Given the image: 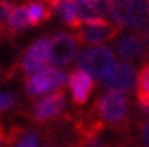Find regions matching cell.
Instances as JSON below:
<instances>
[{
    "instance_id": "obj_20",
    "label": "cell",
    "mask_w": 149,
    "mask_h": 147,
    "mask_svg": "<svg viewBox=\"0 0 149 147\" xmlns=\"http://www.w3.org/2000/svg\"><path fill=\"white\" fill-rule=\"evenodd\" d=\"M62 2H65V0H44V4H46L51 11H56V9H58V6H60Z\"/></svg>"
},
{
    "instance_id": "obj_15",
    "label": "cell",
    "mask_w": 149,
    "mask_h": 147,
    "mask_svg": "<svg viewBox=\"0 0 149 147\" xmlns=\"http://www.w3.org/2000/svg\"><path fill=\"white\" fill-rule=\"evenodd\" d=\"M58 15H60V18L64 20V24H68L69 27L73 29H78L82 27V22L78 20V13H77V4L73 2V0H65L58 6Z\"/></svg>"
},
{
    "instance_id": "obj_8",
    "label": "cell",
    "mask_w": 149,
    "mask_h": 147,
    "mask_svg": "<svg viewBox=\"0 0 149 147\" xmlns=\"http://www.w3.org/2000/svg\"><path fill=\"white\" fill-rule=\"evenodd\" d=\"M65 105V93L60 89V91H55L44 96L42 100L35 102L33 105V118L36 122H46V120H51L58 116L62 113V109Z\"/></svg>"
},
{
    "instance_id": "obj_19",
    "label": "cell",
    "mask_w": 149,
    "mask_h": 147,
    "mask_svg": "<svg viewBox=\"0 0 149 147\" xmlns=\"http://www.w3.org/2000/svg\"><path fill=\"white\" fill-rule=\"evenodd\" d=\"M17 147H38V136H36L35 133H29L18 142Z\"/></svg>"
},
{
    "instance_id": "obj_10",
    "label": "cell",
    "mask_w": 149,
    "mask_h": 147,
    "mask_svg": "<svg viewBox=\"0 0 149 147\" xmlns=\"http://www.w3.org/2000/svg\"><path fill=\"white\" fill-rule=\"evenodd\" d=\"M69 89H71V96H73V102L77 105H84L87 104L89 96L95 89V82L89 73L82 71V69H77L71 73L69 76Z\"/></svg>"
},
{
    "instance_id": "obj_3",
    "label": "cell",
    "mask_w": 149,
    "mask_h": 147,
    "mask_svg": "<svg viewBox=\"0 0 149 147\" xmlns=\"http://www.w3.org/2000/svg\"><path fill=\"white\" fill-rule=\"evenodd\" d=\"M69 82L68 75L56 67H44L26 78V91L31 96L44 94L49 91H60Z\"/></svg>"
},
{
    "instance_id": "obj_17",
    "label": "cell",
    "mask_w": 149,
    "mask_h": 147,
    "mask_svg": "<svg viewBox=\"0 0 149 147\" xmlns=\"http://www.w3.org/2000/svg\"><path fill=\"white\" fill-rule=\"evenodd\" d=\"M11 11H13L11 4L7 0H0V31L7 27V18H9Z\"/></svg>"
},
{
    "instance_id": "obj_9",
    "label": "cell",
    "mask_w": 149,
    "mask_h": 147,
    "mask_svg": "<svg viewBox=\"0 0 149 147\" xmlns=\"http://www.w3.org/2000/svg\"><path fill=\"white\" fill-rule=\"evenodd\" d=\"M47 46H49L47 38H38L36 42H33V46H29V49L24 53V56H22V60H20L22 71L27 73V75H33V73L46 67Z\"/></svg>"
},
{
    "instance_id": "obj_22",
    "label": "cell",
    "mask_w": 149,
    "mask_h": 147,
    "mask_svg": "<svg viewBox=\"0 0 149 147\" xmlns=\"http://www.w3.org/2000/svg\"><path fill=\"white\" fill-rule=\"evenodd\" d=\"M142 38H144V42H146V47H147V51H149V29L142 35Z\"/></svg>"
},
{
    "instance_id": "obj_18",
    "label": "cell",
    "mask_w": 149,
    "mask_h": 147,
    "mask_svg": "<svg viewBox=\"0 0 149 147\" xmlns=\"http://www.w3.org/2000/svg\"><path fill=\"white\" fill-rule=\"evenodd\" d=\"M15 102H17V96L13 93H0V113L11 109L15 105Z\"/></svg>"
},
{
    "instance_id": "obj_24",
    "label": "cell",
    "mask_w": 149,
    "mask_h": 147,
    "mask_svg": "<svg viewBox=\"0 0 149 147\" xmlns=\"http://www.w3.org/2000/svg\"><path fill=\"white\" fill-rule=\"evenodd\" d=\"M147 2H149V0H147Z\"/></svg>"
},
{
    "instance_id": "obj_6",
    "label": "cell",
    "mask_w": 149,
    "mask_h": 147,
    "mask_svg": "<svg viewBox=\"0 0 149 147\" xmlns=\"http://www.w3.org/2000/svg\"><path fill=\"white\" fill-rule=\"evenodd\" d=\"M120 33V27L104 22H95V24H86L78 27L77 31V40L82 44H89V46H98V44L109 42L116 38V35Z\"/></svg>"
},
{
    "instance_id": "obj_21",
    "label": "cell",
    "mask_w": 149,
    "mask_h": 147,
    "mask_svg": "<svg viewBox=\"0 0 149 147\" xmlns=\"http://www.w3.org/2000/svg\"><path fill=\"white\" fill-rule=\"evenodd\" d=\"M142 140H144V144L149 147V120H147V123L144 126V131H142Z\"/></svg>"
},
{
    "instance_id": "obj_11",
    "label": "cell",
    "mask_w": 149,
    "mask_h": 147,
    "mask_svg": "<svg viewBox=\"0 0 149 147\" xmlns=\"http://www.w3.org/2000/svg\"><path fill=\"white\" fill-rule=\"evenodd\" d=\"M116 53L122 60H138V58L146 56L147 47H146V42L142 36L124 35L116 42Z\"/></svg>"
},
{
    "instance_id": "obj_1",
    "label": "cell",
    "mask_w": 149,
    "mask_h": 147,
    "mask_svg": "<svg viewBox=\"0 0 149 147\" xmlns=\"http://www.w3.org/2000/svg\"><path fill=\"white\" fill-rule=\"evenodd\" d=\"M111 17L118 27L144 29L149 26V4L146 0H115Z\"/></svg>"
},
{
    "instance_id": "obj_16",
    "label": "cell",
    "mask_w": 149,
    "mask_h": 147,
    "mask_svg": "<svg viewBox=\"0 0 149 147\" xmlns=\"http://www.w3.org/2000/svg\"><path fill=\"white\" fill-rule=\"evenodd\" d=\"M91 4H93V7H95V11H96L100 20H104V18H107V17L113 15L115 0H93Z\"/></svg>"
},
{
    "instance_id": "obj_13",
    "label": "cell",
    "mask_w": 149,
    "mask_h": 147,
    "mask_svg": "<svg viewBox=\"0 0 149 147\" xmlns=\"http://www.w3.org/2000/svg\"><path fill=\"white\" fill-rule=\"evenodd\" d=\"M136 98H138L140 107H142L144 111L149 113V62L138 73V80H136Z\"/></svg>"
},
{
    "instance_id": "obj_7",
    "label": "cell",
    "mask_w": 149,
    "mask_h": 147,
    "mask_svg": "<svg viewBox=\"0 0 149 147\" xmlns=\"http://www.w3.org/2000/svg\"><path fill=\"white\" fill-rule=\"evenodd\" d=\"M104 80V85L106 89L109 91H115V93H129L133 87H135L136 82V71L131 64H125V62H118L115 64V67L111 69V73L102 78Z\"/></svg>"
},
{
    "instance_id": "obj_2",
    "label": "cell",
    "mask_w": 149,
    "mask_h": 147,
    "mask_svg": "<svg viewBox=\"0 0 149 147\" xmlns=\"http://www.w3.org/2000/svg\"><path fill=\"white\" fill-rule=\"evenodd\" d=\"M77 64L82 71L96 78H106L115 67V55L109 47L95 46L84 49L77 58Z\"/></svg>"
},
{
    "instance_id": "obj_12",
    "label": "cell",
    "mask_w": 149,
    "mask_h": 147,
    "mask_svg": "<svg viewBox=\"0 0 149 147\" xmlns=\"http://www.w3.org/2000/svg\"><path fill=\"white\" fill-rule=\"evenodd\" d=\"M29 26V15H27V6H17L13 7V11L7 18V27L6 31L11 33H22L24 29H27Z\"/></svg>"
},
{
    "instance_id": "obj_5",
    "label": "cell",
    "mask_w": 149,
    "mask_h": 147,
    "mask_svg": "<svg viewBox=\"0 0 149 147\" xmlns=\"http://www.w3.org/2000/svg\"><path fill=\"white\" fill-rule=\"evenodd\" d=\"M95 113L106 123H118L127 114V100H125L124 94H120V93L107 91L96 100Z\"/></svg>"
},
{
    "instance_id": "obj_14",
    "label": "cell",
    "mask_w": 149,
    "mask_h": 147,
    "mask_svg": "<svg viewBox=\"0 0 149 147\" xmlns=\"http://www.w3.org/2000/svg\"><path fill=\"white\" fill-rule=\"evenodd\" d=\"M51 11L46 4H42L40 0H31L27 4V15H29V24L31 26H40L42 22L51 18Z\"/></svg>"
},
{
    "instance_id": "obj_4",
    "label": "cell",
    "mask_w": 149,
    "mask_h": 147,
    "mask_svg": "<svg viewBox=\"0 0 149 147\" xmlns=\"http://www.w3.org/2000/svg\"><path fill=\"white\" fill-rule=\"evenodd\" d=\"M77 49H78L77 36H73L69 33H58L49 40L47 62H51L56 67H65L74 60Z\"/></svg>"
},
{
    "instance_id": "obj_23",
    "label": "cell",
    "mask_w": 149,
    "mask_h": 147,
    "mask_svg": "<svg viewBox=\"0 0 149 147\" xmlns=\"http://www.w3.org/2000/svg\"><path fill=\"white\" fill-rule=\"evenodd\" d=\"M77 4H80V2H93V0H74Z\"/></svg>"
}]
</instances>
